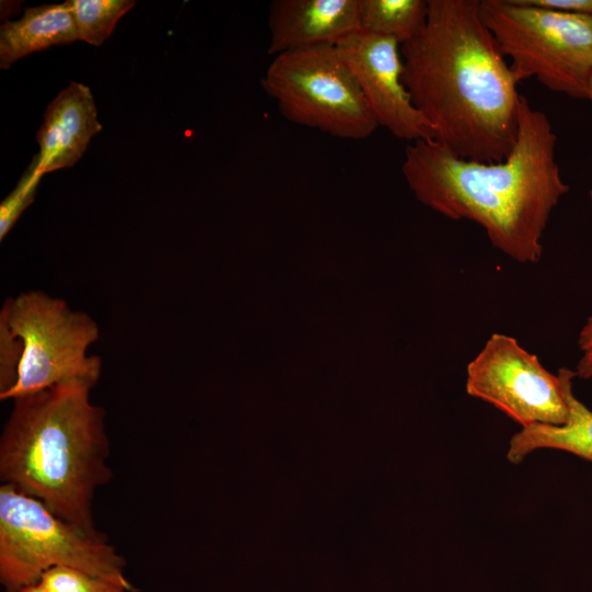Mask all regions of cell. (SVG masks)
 Wrapping results in <instances>:
<instances>
[{
    "label": "cell",
    "mask_w": 592,
    "mask_h": 592,
    "mask_svg": "<svg viewBox=\"0 0 592 592\" xmlns=\"http://www.w3.org/2000/svg\"><path fill=\"white\" fill-rule=\"evenodd\" d=\"M426 23L400 46L402 82L453 155L501 162L519 132L520 83L481 20L480 0H428Z\"/></svg>",
    "instance_id": "6da1fadb"
},
{
    "label": "cell",
    "mask_w": 592,
    "mask_h": 592,
    "mask_svg": "<svg viewBox=\"0 0 592 592\" xmlns=\"http://www.w3.org/2000/svg\"><path fill=\"white\" fill-rule=\"evenodd\" d=\"M556 141L547 115L521 95L517 138L505 160H466L435 139H421L406 147L401 170L425 206L476 223L496 249L536 263L549 217L570 190L556 161Z\"/></svg>",
    "instance_id": "7a4b0ae2"
},
{
    "label": "cell",
    "mask_w": 592,
    "mask_h": 592,
    "mask_svg": "<svg viewBox=\"0 0 592 592\" xmlns=\"http://www.w3.org/2000/svg\"><path fill=\"white\" fill-rule=\"evenodd\" d=\"M92 387L67 383L14 399L0 440V479L96 534L92 501L112 471L104 410L91 403Z\"/></svg>",
    "instance_id": "3957f363"
},
{
    "label": "cell",
    "mask_w": 592,
    "mask_h": 592,
    "mask_svg": "<svg viewBox=\"0 0 592 592\" xmlns=\"http://www.w3.org/2000/svg\"><path fill=\"white\" fill-rule=\"evenodd\" d=\"M99 338L86 312L39 291L8 298L0 310V399H16L81 382L94 386L101 358L87 354Z\"/></svg>",
    "instance_id": "277c9868"
},
{
    "label": "cell",
    "mask_w": 592,
    "mask_h": 592,
    "mask_svg": "<svg viewBox=\"0 0 592 592\" xmlns=\"http://www.w3.org/2000/svg\"><path fill=\"white\" fill-rule=\"evenodd\" d=\"M70 567L135 591L125 559L102 533L90 534L55 515L9 483L0 487V580L7 592L39 581L53 567Z\"/></svg>",
    "instance_id": "5b68a950"
},
{
    "label": "cell",
    "mask_w": 592,
    "mask_h": 592,
    "mask_svg": "<svg viewBox=\"0 0 592 592\" xmlns=\"http://www.w3.org/2000/svg\"><path fill=\"white\" fill-rule=\"evenodd\" d=\"M482 22L516 80L588 99L592 76V14L563 13L523 0H480Z\"/></svg>",
    "instance_id": "8992f818"
},
{
    "label": "cell",
    "mask_w": 592,
    "mask_h": 592,
    "mask_svg": "<svg viewBox=\"0 0 592 592\" xmlns=\"http://www.w3.org/2000/svg\"><path fill=\"white\" fill-rule=\"evenodd\" d=\"M261 86L294 124L351 140L365 139L379 127L335 45L274 56Z\"/></svg>",
    "instance_id": "52a82bcc"
},
{
    "label": "cell",
    "mask_w": 592,
    "mask_h": 592,
    "mask_svg": "<svg viewBox=\"0 0 592 592\" xmlns=\"http://www.w3.org/2000/svg\"><path fill=\"white\" fill-rule=\"evenodd\" d=\"M466 392L522 428L561 425L569 407L559 375L548 372L516 339L493 333L467 365Z\"/></svg>",
    "instance_id": "ba28073f"
},
{
    "label": "cell",
    "mask_w": 592,
    "mask_h": 592,
    "mask_svg": "<svg viewBox=\"0 0 592 592\" xmlns=\"http://www.w3.org/2000/svg\"><path fill=\"white\" fill-rule=\"evenodd\" d=\"M350 67L378 126L400 139H434L431 124L414 106L402 82L400 45L357 31L335 45Z\"/></svg>",
    "instance_id": "9c48e42d"
},
{
    "label": "cell",
    "mask_w": 592,
    "mask_h": 592,
    "mask_svg": "<svg viewBox=\"0 0 592 592\" xmlns=\"http://www.w3.org/2000/svg\"><path fill=\"white\" fill-rule=\"evenodd\" d=\"M267 54L337 45L361 30L360 0H273Z\"/></svg>",
    "instance_id": "30bf717a"
},
{
    "label": "cell",
    "mask_w": 592,
    "mask_h": 592,
    "mask_svg": "<svg viewBox=\"0 0 592 592\" xmlns=\"http://www.w3.org/2000/svg\"><path fill=\"white\" fill-rule=\"evenodd\" d=\"M101 130L91 90L82 83L70 82L48 104L37 132L39 172L44 175L72 167Z\"/></svg>",
    "instance_id": "8fae6325"
},
{
    "label": "cell",
    "mask_w": 592,
    "mask_h": 592,
    "mask_svg": "<svg viewBox=\"0 0 592 592\" xmlns=\"http://www.w3.org/2000/svg\"><path fill=\"white\" fill-rule=\"evenodd\" d=\"M562 382L569 417L561 425L534 424L522 428L510 440L506 458L520 464L530 453L550 448L568 452L592 462V410L573 394L574 371L566 367L557 373Z\"/></svg>",
    "instance_id": "7c38bea8"
},
{
    "label": "cell",
    "mask_w": 592,
    "mask_h": 592,
    "mask_svg": "<svg viewBox=\"0 0 592 592\" xmlns=\"http://www.w3.org/2000/svg\"><path fill=\"white\" fill-rule=\"evenodd\" d=\"M76 41L78 34L67 2L27 7L22 18L0 27V68L8 69L32 53Z\"/></svg>",
    "instance_id": "4fadbf2b"
},
{
    "label": "cell",
    "mask_w": 592,
    "mask_h": 592,
    "mask_svg": "<svg viewBox=\"0 0 592 592\" xmlns=\"http://www.w3.org/2000/svg\"><path fill=\"white\" fill-rule=\"evenodd\" d=\"M428 10V0H360V26L401 46L421 33Z\"/></svg>",
    "instance_id": "5bb4252c"
},
{
    "label": "cell",
    "mask_w": 592,
    "mask_h": 592,
    "mask_svg": "<svg viewBox=\"0 0 592 592\" xmlns=\"http://www.w3.org/2000/svg\"><path fill=\"white\" fill-rule=\"evenodd\" d=\"M78 39L100 46L112 34L118 20L134 5V0H68Z\"/></svg>",
    "instance_id": "9a60e30c"
},
{
    "label": "cell",
    "mask_w": 592,
    "mask_h": 592,
    "mask_svg": "<svg viewBox=\"0 0 592 592\" xmlns=\"http://www.w3.org/2000/svg\"><path fill=\"white\" fill-rule=\"evenodd\" d=\"M39 582L49 592H126L115 582L70 567H53Z\"/></svg>",
    "instance_id": "2e32d148"
},
{
    "label": "cell",
    "mask_w": 592,
    "mask_h": 592,
    "mask_svg": "<svg viewBox=\"0 0 592 592\" xmlns=\"http://www.w3.org/2000/svg\"><path fill=\"white\" fill-rule=\"evenodd\" d=\"M42 177L35 155L16 186L0 204V240H3L25 208L33 202Z\"/></svg>",
    "instance_id": "e0dca14e"
},
{
    "label": "cell",
    "mask_w": 592,
    "mask_h": 592,
    "mask_svg": "<svg viewBox=\"0 0 592 592\" xmlns=\"http://www.w3.org/2000/svg\"><path fill=\"white\" fill-rule=\"evenodd\" d=\"M578 345L581 357L574 371L576 376L592 378V315L588 317L578 335Z\"/></svg>",
    "instance_id": "ac0fdd59"
},
{
    "label": "cell",
    "mask_w": 592,
    "mask_h": 592,
    "mask_svg": "<svg viewBox=\"0 0 592 592\" xmlns=\"http://www.w3.org/2000/svg\"><path fill=\"white\" fill-rule=\"evenodd\" d=\"M525 3L557 12L592 14V0H523Z\"/></svg>",
    "instance_id": "d6986e66"
},
{
    "label": "cell",
    "mask_w": 592,
    "mask_h": 592,
    "mask_svg": "<svg viewBox=\"0 0 592 592\" xmlns=\"http://www.w3.org/2000/svg\"><path fill=\"white\" fill-rule=\"evenodd\" d=\"M18 592H49L39 581L20 589Z\"/></svg>",
    "instance_id": "ffe728a7"
},
{
    "label": "cell",
    "mask_w": 592,
    "mask_h": 592,
    "mask_svg": "<svg viewBox=\"0 0 592 592\" xmlns=\"http://www.w3.org/2000/svg\"><path fill=\"white\" fill-rule=\"evenodd\" d=\"M588 100H590L592 103V76H591V79L589 81V87H588Z\"/></svg>",
    "instance_id": "44dd1931"
},
{
    "label": "cell",
    "mask_w": 592,
    "mask_h": 592,
    "mask_svg": "<svg viewBox=\"0 0 592 592\" xmlns=\"http://www.w3.org/2000/svg\"><path fill=\"white\" fill-rule=\"evenodd\" d=\"M589 195H590V202H591V205H592V189H591Z\"/></svg>",
    "instance_id": "7402d4cb"
}]
</instances>
